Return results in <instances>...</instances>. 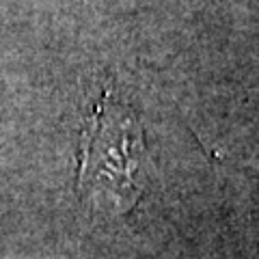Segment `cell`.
I'll return each mask as SVG.
<instances>
[{"label":"cell","instance_id":"1","mask_svg":"<svg viewBox=\"0 0 259 259\" xmlns=\"http://www.w3.org/2000/svg\"><path fill=\"white\" fill-rule=\"evenodd\" d=\"M147 171L149 151L139 115L112 91H104L89 117L80 151V192L106 212L125 214L143 197Z\"/></svg>","mask_w":259,"mask_h":259}]
</instances>
